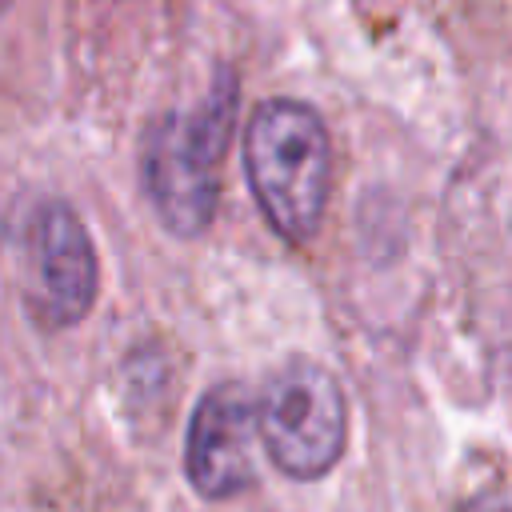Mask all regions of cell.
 <instances>
[{
	"label": "cell",
	"instance_id": "obj_1",
	"mask_svg": "<svg viewBox=\"0 0 512 512\" xmlns=\"http://www.w3.org/2000/svg\"><path fill=\"white\" fill-rule=\"evenodd\" d=\"M244 172L268 228L288 244H308L332 192V140L316 108L264 100L244 128Z\"/></svg>",
	"mask_w": 512,
	"mask_h": 512
},
{
	"label": "cell",
	"instance_id": "obj_2",
	"mask_svg": "<svg viewBox=\"0 0 512 512\" xmlns=\"http://www.w3.org/2000/svg\"><path fill=\"white\" fill-rule=\"evenodd\" d=\"M236 76L220 72L216 88L192 112L160 116L144 136V192L168 232L204 236L220 204V164L236 124Z\"/></svg>",
	"mask_w": 512,
	"mask_h": 512
},
{
	"label": "cell",
	"instance_id": "obj_6",
	"mask_svg": "<svg viewBox=\"0 0 512 512\" xmlns=\"http://www.w3.org/2000/svg\"><path fill=\"white\" fill-rule=\"evenodd\" d=\"M4 4H8V0H0V8H4Z\"/></svg>",
	"mask_w": 512,
	"mask_h": 512
},
{
	"label": "cell",
	"instance_id": "obj_4",
	"mask_svg": "<svg viewBox=\"0 0 512 512\" xmlns=\"http://www.w3.org/2000/svg\"><path fill=\"white\" fill-rule=\"evenodd\" d=\"M100 288V264L80 212L68 200H44L24 228V304L40 328L80 324Z\"/></svg>",
	"mask_w": 512,
	"mask_h": 512
},
{
	"label": "cell",
	"instance_id": "obj_3",
	"mask_svg": "<svg viewBox=\"0 0 512 512\" xmlns=\"http://www.w3.org/2000/svg\"><path fill=\"white\" fill-rule=\"evenodd\" d=\"M256 428L268 460L292 480H320L336 468L348 440V404L340 380L316 360H288L272 372Z\"/></svg>",
	"mask_w": 512,
	"mask_h": 512
},
{
	"label": "cell",
	"instance_id": "obj_5",
	"mask_svg": "<svg viewBox=\"0 0 512 512\" xmlns=\"http://www.w3.org/2000/svg\"><path fill=\"white\" fill-rule=\"evenodd\" d=\"M252 436H260L256 400L240 384H216L200 396L188 420L184 472L204 500H232L252 484Z\"/></svg>",
	"mask_w": 512,
	"mask_h": 512
}]
</instances>
